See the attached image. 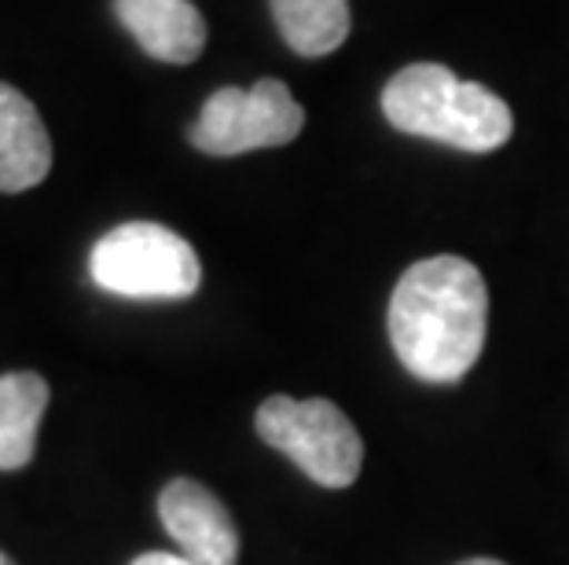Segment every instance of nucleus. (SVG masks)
Listing matches in <instances>:
<instances>
[{
	"mask_svg": "<svg viewBox=\"0 0 569 565\" xmlns=\"http://www.w3.org/2000/svg\"><path fill=\"white\" fill-rule=\"evenodd\" d=\"M48 407V382L33 371L0 375V471H22L38 448V430Z\"/></svg>",
	"mask_w": 569,
	"mask_h": 565,
	"instance_id": "obj_9",
	"label": "nucleus"
},
{
	"mask_svg": "<svg viewBox=\"0 0 569 565\" xmlns=\"http://www.w3.org/2000/svg\"><path fill=\"white\" fill-rule=\"evenodd\" d=\"M114 16L159 63L188 67L206 48V19L191 0H114Z\"/></svg>",
	"mask_w": 569,
	"mask_h": 565,
	"instance_id": "obj_7",
	"label": "nucleus"
},
{
	"mask_svg": "<svg viewBox=\"0 0 569 565\" xmlns=\"http://www.w3.org/2000/svg\"><path fill=\"white\" fill-rule=\"evenodd\" d=\"M459 565H507L500 558H467V562H459Z\"/></svg>",
	"mask_w": 569,
	"mask_h": 565,
	"instance_id": "obj_12",
	"label": "nucleus"
},
{
	"mask_svg": "<svg viewBox=\"0 0 569 565\" xmlns=\"http://www.w3.org/2000/svg\"><path fill=\"white\" fill-rule=\"evenodd\" d=\"M92 283L132 302H180L202 283L199 254L184 235L154 221L111 228L89 254Z\"/></svg>",
	"mask_w": 569,
	"mask_h": 565,
	"instance_id": "obj_3",
	"label": "nucleus"
},
{
	"mask_svg": "<svg viewBox=\"0 0 569 565\" xmlns=\"http://www.w3.org/2000/svg\"><path fill=\"white\" fill-rule=\"evenodd\" d=\"M306 129V111L276 78H261L253 89H217L191 125V143L213 159L283 148Z\"/></svg>",
	"mask_w": 569,
	"mask_h": 565,
	"instance_id": "obj_5",
	"label": "nucleus"
},
{
	"mask_svg": "<svg viewBox=\"0 0 569 565\" xmlns=\"http://www.w3.org/2000/svg\"><path fill=\"white\" fill-rule=\"evenodd\" d=\"M253 430L269 448L283 452L301 474L323 488H349L365 466V441L357 426L342 407L323 396L295 401L276 393L258 407Z\"/></svg>",
	"mask_w": 569,
	"mask_h": 565,
	"instance_id": "obj_4",
	"label": "nucleus"
},
{
	"mask_svg": "<svg viewBox=\"0 0 569 565\" xmlns=\"http://www.w3.org/2000/svg\"><path fill=\"white\" fill-rule=\"evenodd\" d=\"M386 320L393 353L411 375L452 386L486 349L489 286L467 258L416 261L393 286Z\"/></svg>",
	"mask_w": 569,
	"mask_h": 565,
	"instance_id": "obj_1",
	"label": "nucleus"
},
{
	"mask_svg": "<svg viewBox=\"0 0 569 565\" xmlns=\"http://www.w3.org/2000/svg\"><path fill=\"white\" fill-rule=\"evenodd\" d=\"M52 170V140L33 107L19 89L0 81V191L38 188Z\"/></svg>",
	"mask_w": 569,
	"mask_h": 565,
	"instance_id": "obj_8",
	"label": "nucleus"
},
{
	"mask_svg": "<svg viewBox=\"0 0 569 565\" xmlns=\"http://www.w3.org/2000/svg\"><path fill=\"white\" fill-rule=\"evenodd\" d=\"M159 518L191 565H239V528L232 514L199 481H169L159 496Z\"/></svg>",
	"mask_w": 569,
	"mask_h": 565,
	"instance_id": "obj_6",
	"label": "nucleus"
},
{
	"mask_svg": "<svg viewBox=\"0 0 569 565\" xmlns=\"http://www.w3.org/2000/svg\"><path fill=\"white\" fill-rule=\"evenodd\" d=\"M382 114L397 132L445 148L489 154L515 132V114L478 81L456 78L441 63H411L382 89Z\"/></svg>",
	"mask_w": 569,
	"mask_h": 565,
	"instance_id": "obj_2",
	"label": "nucleus"
},
{
	"mask_svg": "<svg viewBox=\"0 0 569 565\" xmlns=\"http://www.w3.org/2000/svg\"><path fill=\"white\" fill-rule=\"evenodd\" d=\"M0 565H16V562H11L8 555H0Z\"/></svg>",
	"mask_w": 569,
	"mask_h": 565,
	"instance_id": "obj_13",
	"label": "nucleus"
},
{
	"mask_svg": "<svg viewBox=\"0 0 569 565\" xmlns=\"http://www.w3.org/2000/svg\"><path fill=\"white\" fill-rule=\"evenodd\" d=\"M129 565H191L184 555H166V551H148V555L132 558Z\"/></svg>",
	"mask_w": 569,
	"mask_h": 565,
	"instance_id": "obj_11",
	"label": "nucleus"
},
{
	"mask_svg": "<svg viewBox=\"0 0 569 565\" xmlns=\"http://www.w3.org/2000/svg\"><path fill=\"white\" fill-rule=\"evenodd\" d=\"M283 41L298 56L320 59L349 38V0H272Z\"/></svg>",
	"mask_w": 569,
	"mask_h": 565,
	"instance_id": "obj_10",
	"label": "nucleus"
}]
</instances>
